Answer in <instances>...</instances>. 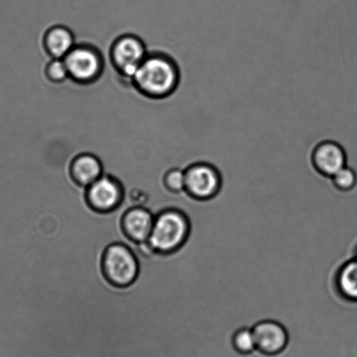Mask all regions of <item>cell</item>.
Wrapping results in <instances>:
<instances>
[{"label": "cell", "mask_w": 357, "mask_h": 357, "mask_svg": "<svg viewBox=\"0 0 357 357\" xmlns=\"http://www.w3.org/2000/svg\"><path fill=\"white\" fill-rule=\"evenodd\" d=\"M356 257H357V251H356Z\"/></svg>", "instance_id": "d6986e66"}, {"label": "cell", "mask_w": 357, "mask_h": 357, "mask_svg": "<svg viewBox=\"0 0 357 357\" xmlns=\"http://www.w3.org/2000/svg\"><path fill=\"white\" fill-rule=\"evenodd\" d=\"M124 189L116 176L104 174L86 188V200L92 210L100 213H111L123 203Z\"/></svg>", "instance_id": "52a82bcc"}, {"label": "cell", "mask_w": 357, "mask_h": 357, "mask_svg": "<svg viewBox=\"0 0 357 357\" xmlns=\"http://www.w3.org/2000/svg\"><path fill=\"white\" fill-rule=\"evenodd\" d=\"M256 349L266 356H275L286 349L289 335L286 328L275 321H262L252 328Z\"/></svg>", "instance_id": "ba28073f"}, {"label": "cell", "mask_w": 357, "mask_h": 357, "mask_svg": "<svg viewBox=\"0 0 357 357\" xmlns=\"http://www.w3.org/2000/svg\"><path fill=\"white\" fill-rule=\"evenodd\" d=\"M232 346L236 351L248 355L256 349L254 332L250 328H241L232 336Z\"/></svg>", "instance_id": "5bb4252c"}, {"label": "cell", "mask_w": 357, "mask_h": 357, "mask_svg": "<svg viewBox=\"0 0 357 357\" xmlns=\"http://www.w3.org/2000/svg\"><path fill=\"white\" fill-rule=\"evenodd\" d=\"M333 185L341 192H347L357 185V173L352 166L346 165L331 178Z\"/></svg>", "instance_id": "9a60e30c"}, {"label": "cell", "mask_w": 357, "mask_h": 357, "mask_svg": "<svg viewBox=\"0 0 357 357\" xmlns=\"http://www.w3.org/2000/svg\"><path fill=\"white\" fill-rule=\"evenodd\" d=\"M180 81L181 73L178 61L161 53L148 54L131 82L149 98L164 99L174 95Z\"/></svg>", "instance_id": "6da1fadb"}, {"label": "cell", "mask_w": 357, "mask_h": 357, "mask_svg": "<svg viewBox=\"0 0 357 357\" xmlns=\"http://www.w3.org/2000/svg\"><path fill=\"white\" fill-rule=\"evenodd\" d=\"M155 221V216L146 208H130L122 218L124 235L134 243H145L150 238Z\"/></svg>", "instance_id": "30bf717a"}, {"label": "cell", "mask_w": 357, "mask_h": 357, "mask_svg": "<svg viewBox=\"0 0 357 357\" xmlns=\"http://www.w3.org/2000/svg\"><path fill=\"white\" fill-rule=\"evenodd\" d=\"M46 75L50 82L61 83L69 78L68 68L63 59H53L48 62L46 68Z\"/></svg>", "instance_id": "e0dca14e"}, {"label": "cell", "mask_w": 357, "mask_h": 357, "mask_svg": "<svg viewBox=\"0 0 357 357\" xmlns=\"http://www.w3.org/2000/svg\"><path fill=\"white\" fill-rule=\"evenodd\" d=\"M312 160L315 169L326 178H332L347 165L344 149L334 141L319 144L314 149Z\"/></svg>", "instance_id": "9c48e42d"}, {"label": "cell", "mask_w": 357, "mask_h": 357, "mask_svg": "<svg viewBox=\"0 0 357 357\" xmlns=\"http://www.w3.org/2000/svg\"><path fill=\"white\" fill-rule=\"evenodd\" d=\"M44 46L53 59H63L75 46L74 34L68 27L55 26L47 31Z\"/></svg>", "instance_id": "7c38bea8"}, {"label": "cell", "mask_w": 357, "mask_h": 357, "mask_svg": "<svg viewBox=\"0 0 357 357\" xmlns=\"http://www.w3.org/2000/svg\"><path fill=\"white\" fill-rule=\"evenodd\" d=\"M192 224L185 211L167 209L155 217L153 229L147 243L158 254H172L186 243Z\"/></svg>", "instance_id": "7a4b0ae2"}, {"label": "cell", "mask_w": 357, "mask_h": 357, "mask_svg": "<svg viewBox=\"0 0 357 357\" xmlns=\"http://www.w3.org/2000/svg\"><path fill=\"white\" fill-rule=\"evenodd\" d=\"M124 194H126V195H128V194H126V193H124ZM128 196H129V195H128ZM129 197H130V196H129ZM130 199H131V197H130ZM132 201H133V200H132ZM133 202H134V201H133ZM134 204H135V203H134ZM135 207H136V204H135ZM126 242H127V241H126Z\"/></svg>", "instance_id": "ac0fdd59"}, {"label": "cell", "mask_w": 357, "mask_h": 357, "mask_svg": "<svg viewBox=\"0 0 357 357\" xmlns=\"http://www.w3.org/2000/svg\"><path fill=\"white\" fill-rule=\"evenodd\" d=\"M63 61L69 78L81 84L96 82L103 70L102 54L89 45H75Z\"/></svg>", "instance_id": "5b68a950"}, {"label": "cell", "mask_w": 357, "mask_h": 357, "mask_svg": "<svg viewBox=\"0 0 357 357\" xmlns=\"http://www.w3.org/2000/svg\"><path fill=\"white\" fill-rule=\"evenodd\" d=\"M102 272L112 285L124 287L131 285L139 273V263L129 245L114 243L104 251Z\"/></svg>", "instance_id": "3957f363"}, {"label": "cell", "mask_w": 357, "mask_h": 357, "mask_svg": "<svg viewBox=\"0 0 357 357\" xmlns=\"http://www.w3.org/2000/svg\"><path fill=\"white\" fill-rule=\"evenodd\" d=\"M69 173L77 185L86 188L104 174L103 162L93 154H79L69 164Z\"/></svg>", "instance_id": "8fae6325"}, {"label": "cell", "mask_w": 357, "mask_h": 357, "mask_svg": "<svg viewBox=\"0 0 357 357\" xmlns=\"http://www.w3.org/2000/svg\"><path fill=\"white\" fill-rule=\"evenodd\" d=\"M164 183L169 192L178 193L185 190V169L179 167L169 168L165 173Z\"/></svg>", "instance_id": "2e32d148"}, {"label": "cell", "mask_w": 357, "mask_h": 357, "mask_svg": "<svg viewBox=\"0 0 357 357\" xmlns=\"http://www.w3.org/2000/svg\"><path fill=\"white\" fill-rule=\"evenodd\" d=\"M185 192L196 201H206L217 196L223 178L216 166L207 162H197L185 169Z\"/></svg>", "instance_id": "277c9868"}, {"label": "cell", "mask_w": 357, "mask_h": 357, "mask_svg": "<svg viewBox=\"0 0 357 357\" xmlns=\"http://www.w3.org/2000/svg\"><path fill=\"white\" fill-rule=\"evenodd\" d=\"M147 55L144 41L130 34L118 38L110 50V59L114 68L130 82Z\"/></svg>", "instance_id": "8992f818"}, {"label": "cell", "mask_w": 357, "mask_h": 357, "mask_svg": "<svg viewBox=\"0 0 357 357\" xmlns=\"http://www.w3.org/2000/svg\"><path fill=\"white\" fill-rule=\"evenodd\" d=\"M336 286L346 300L357 301V257L347 261L339 269Z\"/></svg>", "instance_id": "4fadbf2b"}]
</instances>
